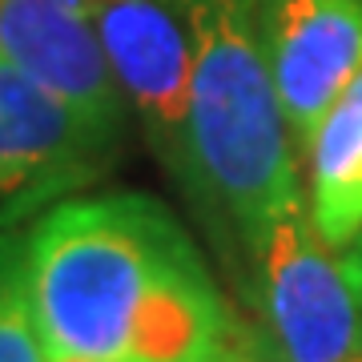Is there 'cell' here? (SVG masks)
<instances>
[{
	"instance_id": "cell-1",
	"label": "cell",
	"mask_w": 362,
	"mask_h": 362,
	"mask_svg": "<svg viewBox=\"0 0 362 362\" xmlns=\"http://www.w3.org/2000/svg\"><path fill=\"white\" fill-rule=\"evenodd\" d=\"M49 362H254L258 346L177 214L141 189L65 197L21 230Z\"/></svg>"
},
{
	"instance_id": "cell-2",
	"label": "cell",
	"mask_w": 362,
	"mask_h": 362,
	"mask_svg": "<svg viewBox=\"0 0 362 362\" xmlns=\"http://www.w3.org/2000/svg\"><path fill=\"white\" fill-rule=\"evenodd\" d=\"M189 28L185 194L218 238L258 258L266 230L302 197L294 141L274 93L262 0H177Z\"/></svg>"
},
{
	"instance_id": "cell-3",
	"label": "cell",
	"mask_w": 362,
	"mask_h": 362,
	"mask_svg": "<svg viewBox=\"0 0 362 362\" xmlns=\"http://www.w3.org/2000/svg\"><path fill=\"white\" fill-rule=\"evenodd\" d=\"M258 306L282 362L362 358V306L342 262L310 221L306 197L286 206L258 250Z\"/></svg>"
},
{
	"instance_id": "cell-4",
	"label": "cell",
	"mask_w": 362,
	"mask_h": 362,
	"mask_svg": "<svg viewBox=\"0 0 362 362\" xmlns=\"http://www.w3.org/2000/svg\"><path fill=\"white\" fill-rule=\"evenodd\" d=\"M101 49L125 101L145 125V137L165 173L185 185L189 165V28L177 0H113L97 21Z\"/></svg>"
},
{
	"instance_id": "cell-5",
	"label": "cell",
	"mask_w": 362,
	"mask_h": 362,
	"mask_svg": "<svg viewBox=\"0 0 362 362\" xmlns=\"http://www.w3.org/2000/svg\"><path fill=\"white\" fill-rule=\"evenodd\" d=\"M262 40L290 141L306 149L362 69V0H262Z\"/></svg>"
},
{
	"instance_id": "cell-6",
	"label": "cell",
	"mask_w": 362,
	"mask_h": 362,
	"mask_svg": "<svg viewBox=\"0 0 362 362\" xmlns=\"http://www.w3.org/2000/svg\"><path fill=\"white\" fill-rule=\"evenodd\" d=\"M0 57L57 93L101 137L121 145L129 101L93 21L57 0H0Z\"/></svg>"
},
{
	"instance_id": "cell-7",
	"label": "cell",
	"mask_w": 362,
	"mask_h": 362,
	"mask_svg": "<svg viewBox=\"0 0 362 362\" xmlns=\"http://www.w3.org/2000/svg\"><path fill=\"white\" fill-rule=\"evenodd\" d=\"M117 141L0 57V194L40 202L101 173Z\"/></svg>"
},
{
	"instance_id": "cell-8",
	"label": "cell",
	"mask_w": 362,
	"mask_h": 362,
	"mask_svg": "<svg viewBox=\"0 0 362 362\" xmlns=\"http://www.w3.org/2000/svg\"><path fill=\"white\" fill-rule=\"evenodd\" d=\"M302 153L310 161V221L338 254L362 233V69L314 125Z\"/></svg>"
},
{
	"instance_id": "cell-9",
	"label": "cell",
	"mask_w": 362,
	"mask_h": 362,
	"mask_svg": "<svg viewBox=\"0 0 362 362\" xmlns=\"http://www.w3.org/2000/svg\"><path fill=\"white\" fill-rule=\"evenodd\" d=\"M0 362H49L21 282V226L0 230Z\"/></svg>"
},
{
	"instance_id": "cell-10",
	"label": "cell",
	"mask_w": 362,
	"mask_h": 362,
	"mask_svg": "<svg viewBox=\"0 0 362 362\" xmlns=\"http://www.w3.org/2000/svg\"><path fill=\"white\" fill-rule=\"evenodd\" d=\"M338 262H342V274H346L350 290H354V298H358V306H362V233L350 246L338 250Z\"/></svg>"
},
{
	"instance_id": "cell-11",
	"label": "cell",
	"mask_w": 362,
	"mask_h": 362,
	"mask_svg": "<svg viewBox=\"0 0 362 362\" xmlns=\"http://www.w3.org/2000/svg\"><path fill=\"white\" fill-rule=\"evenodd\" d=\"M57 4H65L69 13H77V16H85V21H97V16L113 4V0H57Z\"/></svg>"
},
{
	"instance_id": "cell-12",
	"label": "cell",
	"mask_w": 362,
	"mask_h": 362,
	"mask_svg": "<svg viewBox=\"0 0 362 362\" xmlns=\"http://www.w3.org/2000/svg\"><path fill=\"white\" fill-rule=\"evenodd\" d=\"M350 362H362V358H350Z\"/></svg>"
}]
</instances>
